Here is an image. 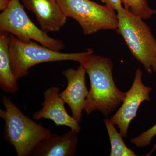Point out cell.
Masks as SVG:
<instances>
[{
    "label": "cell",
    "mask_w": 156,
    "mask_h": 156,
    "mask_svg": "<svg viewBox=\"0 0 156 156\" xmlns=\"http://www.w3.org/2000/svg\"><path fill=\"white\" fill-rule=\"evenodd\" d=\"M11 0H0V10L3 11L8 8L10 5Z\"/></svg>",
    "instance_id": "e0dca14e"
},
{
    "label": "cell",
    "mask_w": 156,
    "mask_h": 156,
    "mask_svg": "<svg viewBox=\"0 0 156 156\" xmlns=\"http://www.w3.org/2000/svg\"><path fill=\"white\" fill-rule=\"evenodd\" d=\"M93 53L88 54L79 62L86 69L90 82L84 111L87 115L98 111L108 117L122 103L126 92L120 91L116 86L112 60Z\"/></svg>",
    "instance_id": "6da1fadb"
},
{
    "label": "cell",
    "mask_w": 156,
    "mask_h": 156,
    "mask_svg": "<svg viewBox=\"0 0 156 156\" xmlns=\"http://www.w3.org/2000/svg\"><path fill=\"white\" fill-rule=\"evenodd\" d=\"M151 90V87L143 83L142 71L138 69L131 88L126 92L122 106L110 119L114 126H118L123 138L128 135L130 123L136 117L141 104L144 101H150V93Z\"/></svg>",
    "instance_id": "52a82bcc"
},
{
    "label": "cell",
    "mask_w": 156,
    "mask_h": 156,
    "mask_svg": "<svg viewBox=\"0 0 156 156\" xmlns=\"http://www.w3.org/2000/svg\"><path fill=\"white\" fill-rule=\"evenodd\" d=\"M0 30L11 34L23 41L33 40L57 52L65 48L61 40L51 37L34 24L20 0H11L8 8L0 14Z\"/></svg>",
    "instance_id": "5b68a950"
},
{
    "label": "cell",
    "mask_w": 156,
    "mask_h": 156,
    "mask_svg": "<svg viewBox=\"0 0 156 156\" xmlns=\"http://www.w3.org/2000/svg\"><path fill=\"white\" fill-rule=\"evenodd\" d=\"M93 50L79 53H62L38 44L31 41L24 42L10 35L9 52L12 71L17 80L29 74V69L44 62L61 61L79 62Z\"/></svg>",
    "instance_id": "277c9868"
},
{
    "label": "cell",
    "mask_w": 156,
    "mask_h": 156,
    "mask_svg": "<svg viewBox=\"0 0 156 156\" xmlns=\"http://www.w3.org/2000/svg\"><path fill=\"white\" fill-rule=\"evenodd\" d=\"M79 133L71 130L62 135L52 133L37 144L30 156H74L77 148Z\"/></svg>",
    "instance_id": "8fae6325"
},
{
    "label": "cell",
    "mask_w": 156,
    "mask_h": 156,
    "mask_svg": "<svg viewBox=\"0 0 156 156\" xmlns=\"http://www.w3.org/2000/svg\"><path fill=\"white\" fill-rule=\"evenodd\" d=\"M67 17L74 19L85 35L101 30H116L118 20L115 11L91 0H57Z\"/></svg>",
    "instance_id": "8992f818"
},
{
    "label": "cell",
    "mask_w": 156,
    "mask_h": 156,
    "mask_svg": "<svg viewBox=\"0 0 156 156\" xmlns=\"http://www.w3.org/2000/svg\"><path fill=\"white\" fill-rule=\"evenodd\" d=\"M111 145L110 156H136V154L127 147L121 133H118L114 125L108 119H104Z\"/></svg>",
    "instance_id": "4fadbf2b"
},
{
    "label": "cell",
    "mask_w": 156,
    "mask_h": 156,
    "mask_svg": "<svg viewBox=\"0 0 156 156\" xmlns=\"http://www.w3.org/2000/svg\"><path fill=\"white\" fill-rule=\"evenodd\" d=\"M122 2L125 9L142 19H149L156 14V10L149 7L147 0H122Z\"/></svg>",
    "instance_id": "5bb4252c"
},
{
    "label": "cell",
    "mask_w": 156,
    "mask_h": 156,
    "mask_svg": "<svg viewBox=\"0 0 156 156\" xmlns=\"http://www.w3.org/2000/svg\"><path fill=\"white\" fill-rule=\"evenodd\" d=\"M59 87H52L44 93V101L42 108L33 115V119L38 121L44 119L52 120L56 126H65L71 130L79 132L81 128L72 116L69 115L65 107V102L59 95Z\"/></svg>",
    "instance_id": "9c48e42d"
},
{
    "label": "cell",
    "mask_w": 156,
    "mask_h": 156,
    "mask_svg": "<svg viewBox=\"0 0 156 156\" xmlns=\"http://www.w3.org/2000/svg\"><path fill=\"white\" fill-rule=\"evenodd\" d=\"M87 73L84 66L81 64L77 69L69 68L62 72V74L67 80V85L59 95L65 103L68 105L72 116L79 123L82 121L83 111L89 93L86 84Z\"/></svg>",
    "instance_id": "ba28073f"
},
{
    "label": "cell",
    "mask_w": 156,
    "mask_h": 156,
    "mask_svg": "<svg viewBox=\"0 0 156 156\" xmlns=\"http://www.w3.org/2000/svg\"><path fill=\"white\" fill-rule=\"evenodd\" d=\"M101 2L114 11H118L123 7L122 6V0H101Z\"/></svg>",
    "instance_id": "2e32d148"
},
{
    "label": "cell",
    "mask_w": 156,
    "mask_h": 156,
    "mask_svg": "<svg viewBox=\"0 0 156 156\" xmlns=\"http://www.w3.org/2000/svg\"><path fill=\"white\" fill-rule=\"evenodd\" d=\"M23 5L33 13L46 33L57 32L64 26L68 17L57 0H21Z\"/></svg>",
    "instance_id": "30bf717a"
},
{
    "label": "cell",
    "mask_w": 156,
    "mask_h": 156,
    "mask_svg": "<svg viewBox=\"0 0 156 156\" xmlns=\"http://www.w3.org/2000/svg\"><path fill=\"white\" fill-rule=\"evenodd\" d=\"M1 98L5 107L0 109V117L5 122V140L14 147L17 156H30L37 144L49 137L52 131L23 114L6 95Z\"/></svg>",
    "instance_id": "7a4b0ae2"
},
{
    "label": "cell",
    "mask_w": 156,
    "mask_h": 156,
    "mask_svg": "<svg viewBox=\"0 0 156 156\" xmlns=\"http://www.w3.org/2000/svg\"><path fill=\"white\" fill-rule=\"evenodd\" d=\"M10 35L0 32V87L4 92L14 94L19 90L17 80L11 68L9 52Z\"/></svg>",
    "instance_id": "7c38bea8"
},
{
    "label": "cell",
    "mask_w": 156,
    "mask_h": 156,
    "mask_svg": "<svg viewBox=\"0 0 156 156\" xmlns=\"http://www.w3.org/2000/svg\"><path fill=\"white\" fill-rule=\"evenodd\" d=\"M156 135V124L151 128L142 132L139 136L131 139V142L137 147H147L151 144L152 139ZM156 148L154 147V150Z\"/></svg>",
    "instance_id": "9a60e30c"
},
{
    "label": "cell",
    "mask_w": 156,
    "mask_h": 156,
    "mask_svg": "<svg viewBox=\"0 0 156 156\" xmlns=\"http://www.w3.org/2000/svg\"><path fill=\"white\" fill-rule=\"evenodd\" d=\"M117 32L125 40L131 54L149 73L156 71V40L142 18L123 8L117 11Z\"/></svg>",
    "instance_id": "3957f363"
}]
</instances>
